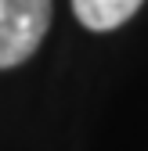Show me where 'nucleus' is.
<instances>
[{
	"label": "nucleus",
	"mask_w": 148,
	"mask_h": 151,
	"mask_svg": "<svg viewBox=\"0 0 148 151\" xmlns=\"http://www.w3.org/2000/svg\"><path fill=\"white\" fill-rule=\"evenodd\" d=\"M51 0H0V72L25 65L51 29Z\"/></svg>",
	"instance_id": "f257e3e1"
},
{
	"label": "nucleus",
	"mask_w": 148,
	"mask_h": 151,
	"mask_svg": "<svg viewBox=\"0 0 148 151\" xmlns=\"http://www.w3.org/2000/svg\"><path fill=\"white\" fill-rule=\"evenodd\" d=\"M144 0H72V14L90 32H112L141 11Z\"/></svg>",
	"instance_id": "f03ea898"
}]
</instances>
